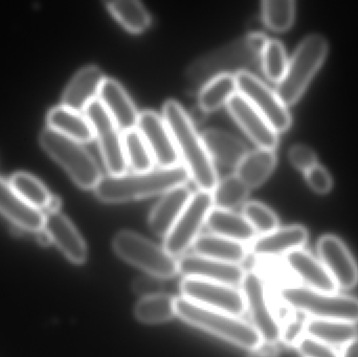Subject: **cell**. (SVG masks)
Returning a JSON list of instances; mask_svg holds the SVG:
<instances>
[{
	"mask_svg": "<svg viewBox=\"0 0 358 357\" xmlns=\"http://www.w3.org/2000/svg\"><path fill=\"white\" fill-rule=\"evenodd\" d=\"M296 347L303 357H340L331 346L307 335L299 342Z\"/></svg>",
	"mask_w": 358,
	"mask_h": 357,
	"instance_id": "obj_40",
	"label": "cell"
},
{
	"mask_svg": "<svg viewBox=\"0 0 358 357\" xmlns=\"http://www.w3.org/2000/svg\"><path fill=\"white\" fill-rule=\"evenodd\" d=\"M206 226L210 234L224 237L237 242H252L257 238L256 231L242 214L227 210L214 209L208 214Z\"/></svg>",
	"mask_w": 358,
	"mask_h": 357,
	"instance_id": "obj_26",
	"label": "cell"
},
{
	"mask_svg": "<svg viewBox=\"0 0 358 357\" xmlns=\"http://www.w3.org/2000/svg\"><path fill=\"white\" fill-rule=\"evenodd\" d=\"M176 316L187 324L250 351L263 343L255 327L240 316L202 307L183 298H176Z\"/></svg>",
	"mask_w": 358,
	"mask_h": 357,
	"instance_id": "obj_4",
	"label": "cell"
},
{
	"mask_svg": "<svg viewBox=\"0 0 358 357\" xmlns=\"http://www.w3.org/2000/svg\"><path fill=\"white\" fill-rule=\"evenodd\" d=\"M10 186L21 198L36 209H46L52 194L39 180L25 172H18L10 178Z\"/></svg>",
	"mask_w": 358,
	"mask_h": 357,
	"instance_id": "obj_36",
	"label": "cell"
},
{
	"mask_svg": "<svg viewBox=\"0 0 358 357\" xmlns=\"http://www.w3.org/2000/svg\"><path fill=\"white\" fill-rule=\"evenodd\" d=\"M136 129L142 134L159 168L180 166V157L173 136L165 119L159 113L151 110L141 112Z\"/></svg>",
	"mask_w": 358,
	"mask_h": 357,
	"instance_id": "obj_14",
	"label": "cell"
},
{
	"mask_svg": "<svg viewBox=\"0 0 358 357\" xmlns=\"http://www.w3.org/2000/svg\"><path fill=\"white\" fill-rule=\"evenodd\" d=\"M320 261L334 279L338 289H350L358 282V268L346 245L336 236L322 237L317 243Z\"/></svg>",
	"mask_w": 358,
	"mask_h": 357,
	"instance_id": "obj_17",
	"label": "cell"
},
{
	"mask_svg": "<svg viewBox=\"0 0 358 357\" xmlns=\"http://www.w3.org/2000/svg\"><path fill=\"white\" fill-rule=\"evenodd\" d=\"M266 41L262 33H252L202 54L187 66V85L196 89L218 75H236L250 71V67L256 66L261 61V52Z\"/></svg>",
	"mask_w": 358,
	"mask_h": 357,
	"instance_id": "obj_2",
	"label": "cell"
},
{
	"mask_svg": "<svg viewBox=\"0 0 358 357\" xmlns=\"http://www.w3.org/2000/svg\"><path fill=\"white\" fill-rule=\"evenodd\" d=\"M306 335L323 342L332 348H344L357 339L355 324L341 321L309 319L306 324Z\"/></svg>",
	"mask_w": 358,
	"mask_h": 357,
	"instance_id": "obj_30",
	"label": "cell"
},
{
	"mask_svg": "<svg viewBox=\"0 0 358 357\" xmlns=\"http://www.w3.org/2000/svg\"><path fill=\"white\" fill-rule=\"evenodd\" d=\"M189 178L182 166L157 168L140 173L102 176L94 194L103 203H117L165 194L168 191L182 186Z\"/></svg>",
	"mask_w": 358,
	"mask_h": 357,
	"instance_id": "obj_3",
	"label": "cell"
},
{
	"mask_svg": "<svg viewBox=\"0 0 358 357\" xmlns=\"http://www.w3.org/2000/svg\"><path fill=\"white\" fill-rule=\"evenodd\" d=\"M308 239V233L302 226H289L257 237L252 242V253L261 259L285 257L292 252L303 249Z\"/></svg>",
	"mask_w": 358,
	"mask_h": 357,
	"instance_id": "obj_19",
	"label": "cell"
},
{
	"mask_svg": "<svg viewBox=\"0 0 358 357\" xmlns=\"http://www.w3.org/2000/svg\"><path fill=\"white\" fill-rule=\"evenodd\" d=\"M261 65L271 81L279 83L287 69L288 59L283 44L277 39H267L261 52Z\"/></svg>",
	"mask_w": 358,
	"mask_h": 357,
	"instance_id": "obj_37",
	"label": "cell"
},
{
	"mask_svg": "<svg viewBox=\"0 0 358 357\" xmlns=\"http://www.w3.org/2000/svg\"><path fill=\"white\" fill-rule=\"evenodd\" d=\"M279 298L288 308L319 320L357 323L358 300L338 293H322L306 286L287 285L279 291Z\"/></svg>",
	"mask_w": 358,
	"mask_h": 357,
	"instance_id": "obj_5",
	"label": "cell"
},
{
	"mask_svg": "<svg viewBox=\"0 0 358 357\" xmlns=\"http://www.w3.org/2000/svg\"><path fill=\"white\" fill-rule=\"evenodd\" d=\"M289 159L294 167L304 172L317 163V155L309 147L304 145L292 147L289 151Z\"/></svg>",
	"mask_w": 358,
	"mask_h": 357,
	"instance_id": "obj_44",
	"label": "cell"
},
{
	"mask_svg": "<svg viewBox=\"0 0 358 357\" xmlns=\"http://www.w3.org/2000/svg\"><path fill=\"white\" fill-rule=\"evenodd\" d=\"M206 115H208V112L198 105L197 107H194V108L192 109L191 112H189V119H191L192 123L195 125V124L202 123V122L206 119Z\"/></svg>",
	"mask_w": 358,
	"mask_h": 357,
	"instance_id": "obj_46",
	"label": "cell"
},
{
	"mask_svg": "<svg viewBox=\"0 0 358 357\" xmlns=\"http://www.w3.org/2000/svg\"><path fill=\"white\" fill-rule=\"evenodd\" d=\"M288 270L296 275L305 286L322 293H336L338 286L325 266L313 254L300 249L284 257Z\"/></svg>",
	"mask_w": 358,
	"mask_h": 357,
	"instance_id": "obj_20",
	"label": "cell"
},
{
	"mask_svg": "<svg viewBox=\"0 0 358 357\" xmlns=\"http://www.w3.org/2000/svg\"><path fill=\"white\" fill-rule=\"evenodd\" d=\"M98 99L122 131L136 129L140 113L125 88L117 80L106 78L101 86Z\"/></svg>",
	"mask_w": 358,
	"mask_h": 357,
	"instance_id": "obj_23",
	"label": "cell"
},
{
	"mask_svg": "<svg viewBox=\"0 0 358 357\" xmlns=\"http://www.w3.org/2000/svg\"><path fill=\"white\" fill-rule=\"evenodd\" d=\"M84 115L92 124L94 138L98 140L109 175L126 174L128 163L124 151L123 132L115 119L99 99L92 101L86 107Z\"/></svg>",
	"mask_w": 358,
	"mask_h": 357,
	"instance_id": "obj_10",
	"label": "cell"
},
{
	"mask_svg": "<svg viewBox=\"0 0 358 357\" xmlns=\"http://www.w3.org/2000/svg\"><path fill=\"white\" fill-rule=\"evenodd\" d=\"M183 299L202 307L240 316L246 312L243 293L222 283L185 278L180 285Z\"/></svg>",
	"mask_w": 358,
	"mask_h": 357,
	"instance_id": "obj_13",
	"label": "cell"
},
{
	"mask_svg": "<svg viewBox=\"0 0 358 357\" xmlns=\"http://www.w3.org/2000/svg\"><path fill=\"white\" fill-rule=\"evenodd\" d=\"M42 148L64 168L73 182L83 189H94L102 178L100 168L81 143L45 128L40 134Z\"/></svg>",
	"mask_w": 358,
	"mask_h": 357,
	"instance_id": "obj_6",
	"label": "cell"
},
{
	"mask_svg": "<svg viewBox=\"0 0 358 357\" xmlns=\"http://www.w3.org/2000/svg\"><path fill=\"white\" fill-rule=\"evenodd\" d=\"M238 92L241 94L277 132L285 131L292 124L287 106L277 92L250 71L236 75Z\"/></svg>",
	"mask_w": 358,
	"mask_h": 357,
	"instance_id": "obj_12",
	"label": "cell"
},
{
	"mask_svg": "<svg viewBox=\"0 0 358 357\" xmlns=\"http://www.w3.org/2000/svg\"><path fill=\"white\" fill-rule=\"evenodd\" d=\"M277 155L275 151L258 148L248 151L239 165L236 167V175L250 188L260 186L275 169Z\"/></svg>",
	"mask_w": 358,
	"mask_h": 357,
	"instance_id": "obj_29",
	"label": "cell"
},
{
	"mask_svg": "<svg viewBox=\"0 0 358 357\" xmlns=\"http://www.w3.org/2000/svg\"><path fill=\"white\" fill-rule=\"evenodd\" d=\"M163 279L146 275L138 277L132 283V289L136 295L142 298L151 297L163 293Z\"/></svg>",
	"mask_w": 358,
	"mask_h": 357,
	"instance_id": "obj_43",
	"label": "cell"
},
{
	"mask_svg": "<svg viewBox=\"0 0 358 357\" xmlns=\"http://www.w3.org/2000/svg\"><path fill=\"white\" fill-rule=\"evenodd\" d=\"M305 178H306L309 186L315 192L324 194L331 189V176H330L329 172L319 163H315V166L305 171Z\"/></svg>",
	"mask_w": 358,
	"mask_h": 357,
	"instance_id": "obj_41",
	"label": "cell"
},
{
	"mask_svg": "<svg viewBox=\"0 0 358 357\" xmlns=\"http://www.w3.org/2000/svg\"><path fill=\"white\" fill-rule=\"evenodd\" d=\"M136 318L145 324H161L176 316V298L166 293L142 298L134 308Z\"/></svg>",
	"mask_w": 358,
	"mask_h": 357,
	"instance_id": "obj_33",
	"label": "cell"
},
{
	"mask_svg": "<svg viewBox=\"0 0 358 357\" xmlns=\"http://www.w3.org/2000/svg\"><path fill=\"white\" fill-rule=\"evenodd\" d=\"M241 287L250 324L258 331L263 343L277 344L281 339L282 326L271 306L264 279L256 270L246 272Z\"/></svg>",
	"mask_w": 358,
	"mask_h": 357,
	"instance_id": "obj_11",
	"label": "cell"
},
{
	"mask_svg": "<svg viewBox=\"0 0 358 357\" xmlns=\"http://www.w3.org/2000/svg\"><path fill=\"white\" fill-rule=\"evenodd\" d=\"M193 247L197 255L225 263L240 265L248 258L245 245L214 234L200 235Z\"/></svg>",
	"mask_w": 358,
	"mask_h": 357,
	"instance_id": "obj_28",
	"label": "cell"
},
{
	"mask_svg": "<svg viewBox=\"0 0 358 357\" xmlns=\"http://www.w3.org/2000/svg\"><path fill=\"white\" fill-rule=\"evenodd\" d=\"M202 140L213 161L224 167L235 168L248 154V147L242 140L218 129H208L202 132Z\"/></svg>",
	"mask_w": 358,
	"mask_h": 357,
	"instance_id": "obj_25",
	"label": "cell"
},
{
	"mask_svg": "<svg viewBox=\"0 0 358 357\" xmlns=\"http://www.w3.org/2000/svg\"><path fill=\"white\" fill-rule=\"evenodd\" d=\"M105 4L115 18L131 33H142L150 25V14L138 0H110Z\"/></svg>",
	"mask_w": 358,
	"mask_h": 357,
	"instance_id": "obj_32",
	"label": "cell"
},
{
	"mask_svg": "<svg viewBox=\"0 0 358 357\" xmlns=\"http://www.w3.org/2000/svg\"><path fill=\"white\" fill-rule=\"evenodd\" d=\"M179 274L185 278L222 283L237 287L243 282L246 272L239 264L225 263L193 254L178 259Z\"/></svg>",
	"mask_w": 358,
	"mask_h": 357,
	"instance_id": "obj_15",
	"label": "cell"
},
{
	"mask_svg": "<svg viewBox=\"0 0 358 357\" xmlns=\"http://www.w3.org/2000/svg\"><path fill=\"white\" fill-rule=\"evenodd\" d=\"M279 349L277 344L262 343L260 347L250 351L248 357H278Z\"/></svg>",
	"mask_w": 358,
	"mask_h": 357,
	"instance_id": "obj_45",
	"label": "cell"
},
{
	"mask_svg": "<svg viewBox=\"0 0 358 357\" xmlns=\"http://www.w3.org/2000/svg\"><path fill=\"white\" fill-rule=\"evenodd\" d=\"M304 316H296L286 323L285 326L282 327L280 341L288 346L298 345L299 342L306 335V324L308 320H305Z\"/></svg>",
	"mask_w": 358,
	"mask_h": 357,
	"instance_id": "obj_42",
	"label": "cell"
},
{
	"mask_svg": "<svg viewBox=\"0 0 358 357\" xmlns=\"http://www.w3.org/2000/svg\"><path fill=\"white\" fill-rule=\"evenodd\" d=\"M340 357H358V340H353L348 345L345 346Z\"/></svg>",
	"mask_w": 358,
	"mask_h": 357,
	"instance_id": "obj_47",
	"label": "cell"
},
{
	"mask_svg": "<svg viewBox=\"0 0 358 357\" xmlns=\"http://www.w3.org/2000/svg\"><path fill=\"white\" fill-rule=\"evenodd\" d=\"M44 230L50 241L63 255L75 264H83L87 259V247L71 220L60 212L48 213L44 219Z\"/></svg>",
	"mask_w": 358,
	"mask_h": 357,
	"instance_id": "obj_18",
	"label": "cell"
},
{
	"mask_svg": "<svg viewBox=\"0 0 358 357\" xmlns=\"http://www.w3.org/2000/svg\"><path fill=\"white\" fill-rule=\"evenodd\" d=\"M355 335H357V339L358 340V321L357 323H355Z\"/></svg>",
	"mask_w": 358,
	"mask_h": 357,
	"instance_id": "obj_49",
	"label": "cell"
},
{
	"mask_svg": "<svg viewBox=\"0 0 358 357\" xmlns=\"http://www.w3.org/2000/svg\"><path fill=\"white\" fill-rule=\"evenodd\" d=\"M0 213L15 226L38 233L44 226L45 215L19 196L10 182L0 178Z\"/></svg>",
	"mask_w": 358,
	"mask_h": 357,
	"instance_id": "obj_22",
	"label": "cell"
},
{
	"mask_svg": "<svg viewBox=\"0 0 358 357\" xmlns=\"http://www.w3.org/2000/svg\"><path fill=\"white\" fill-rule=\"evenodd\" d=\"M193 193L189 187H176L163 195L149 216V226L159 235L166 237L182 213Z\"/></svg>",
	"mask_w": 358,
	"mask_h": 357,
	"instance_id": "obj_24",
	"label": "cell"
},
{
	"mask_svg": "<svg viewBox=\"0 0 358 357\" xmlns=\"http://www.w3.org/2000/svg\"><path fill=\"white\" fill-rule=\"evenodd\" d=\"M227 106L231 117L258 148L268 150L277 148L278 132L241 94H234Z\"/></svg>",
	"mask_w": 358,
	"mask_h": 357,
	"instance_id": "obj_16",
	"label": "cell"
},
{
	"mask_svg": "<svg viewBox=\"0 0 358 357\" xmlns=\"http://www.w3.org/2000/svg\"><path fill=\"white\" fill-rule=\"evenodd\" d=\"M237 80L234 75H222L206 82L199 90L198 102L202 109L210 112L217 110L237 94Z\"/></svg>",
	"mask_w": 358,
	"mask_h": 357,
	"instance_id": "obj_31",
	"label": "cell"
},
{
	"mask_svg": "<svg viewBox=\"0 0 358 357\" xmlns=\"http://www.w3.org/2000/svg\"><path fill=\"white\" fill-rule=\"evenodd\" d=\"M123 142L128 167L130 166L136 173L155 169L152 153L136 128L123 132Z\"/></svg>",
	"mask_w": 358,
	"mask_h": 357,
	"instance_id": "obj_34",
	"label": "cell"
},
{
	"mask_svg": "<svg viewBox=\"0 0 358 357\" xmlns=\"http://www.w3.org/2000/svg\"><path fill=\"white\" fill-rule=\"evenodd\" d=\"M113 247L124 261L144 270L147 275L164 280L179 274L178 259L142 235L121 231L113 238Z\"/></svg>",
	"mask_w": 358,
	"mask_h": 357,
	"instance_id": "obj_7",
	"label": "cell"
},
{
	"mask_svg": "<svg viewBox=\"0 0 358 357\" xmlns=\"http://www.w3.org/2000/svg\"><path fill=\"white\" fill-rule=\"evenodd\" d=\"M250 189L236 174L227 176L220 182L218 180L212 192L214 207L233 211L245 201L250 194Z\"/></svg>",
	"mask_w": 358,
	"mask_h": 357,
	"instance_id": "obj_35",
	"label": "cell"
},
{
	"mask_svg": "<svg viewBox=\"0 0 358 357\" xmlns=\"http://www.w3.org/2000/svg\"><path fill=\"white\" fill-rule=\"evenodd\" d=\"M242 215L260 236L268 234L279 228V219L277 215L273 213V210L263 203H257V201L245 203L242 210Z\"/></svg>",
	"mask_w": 358,
	"mask_h": 357,
	"instance_id": "obj_39",
	"label": "cell"
},
{
	"mask_svg": "<svg viewBox=\"0 0 358 357\" xmlns=\"http://www.w3.org/2000/svg\"><path fill=\"white\" fill-rule=\"evenodd\" d=\"M60 205V199L55 196V195H52V198H50V203H48V207H46V210H48V213H55V212H59Z\"/></svg>",
	"mask_w": 358,
	"mask_h": 357,
	"instance_id": "obj_48",
	"label": "cell"
},
{
	"mask_svg": "<svg viewBox=\"0 0 358 357\" xmlns=\"http://www.w3.org/2000/svg\"><path fill=\"white\" fill-rule=\"evenodd\" d=\"M327 52L328 43L323 36H308L301 42L294 56L288 61L285 75L275 89L286 106L298 101Z\"/></svg>",
	"mask_w": 358,
	"mask_h": 357,
	"instance_id": "obj_8",
	"label": "cell"
},
{
	"mask_svg": "<svg viewBox=\"0 0 358 357\" xmlns=\"http://www.w3.org/2000/svg\"><path fill=\"white\" fill-rule=\"evenodd\" d=\"M163 112L189 177L199 191L212 193L218 184V175L201 134L198 133L189 115L176 100H168Z\"/></svg>",
	"mask_w": 358,
	"mask_h": 357,
	"instance_id": "obj_1",
	"label": "cell"
},
{
	"mask_svg": "<svg viewBox=\"0 0 358 357\" xmlns=\"http://www.w3.org/2000/svg\"><path fill=\"white\" fill-rule=\"evenodd\" d=\"M48 125L50 129L81 144L94 138V129L86 115L63 105L50 109L48 115Z\"/></svg>",
	"mask_w": 358,
	"mask_h": 357,
	"instance_id": "obj_27",
	"label": "cell"
},
{
	"mask_svg": "<svg viewBox=\"0 0 358 357\" xmlns=\"http://www.w3.org/2000/svg\"><path fill=\"white\" fill-rule=\"evenodd\" d=\"M213 209L212 193L206 191L193 193L182 213L166 235L164 249L176 259L185 255L200 236V231Z\"/></svg>",
	"mask_w": 358,
	"mask_h": 357,
	"instance_id": "obj_9",
	"label": "cell"
},
{
	"mask_svg": "<svg viewBox=\"0 0 358 357\" xmlns=\"http://www.w3.org/2000/svg\"><path fill=\"white\" fill-rule=\"evenodd\" d=\"M262 16L265 24L273 31H285L294 22V1L292 0H264Z\"/></svg>",
	"mask_w": 358,
	"mask_h": 357,
	"instance_id": "obj_38",
	"label": "cell"
},
{
	"mask_svg": "<svg viewBox=\"0 0 358 357\" xmlns=\"http://www.w3.org/2000/svg\"><path fill=\"white\" fill-rule=\"evenodd\" d=\"M105 79L106 77L96 65H88L80 69L63 92V106L79 112L85 110L92 101L98 99Z\"/></svg>",
	"mask_w": 358,
	"mask_h": 357,
	"instance_id": "obj_21",
	"label": "cell"
}]
</instances>
